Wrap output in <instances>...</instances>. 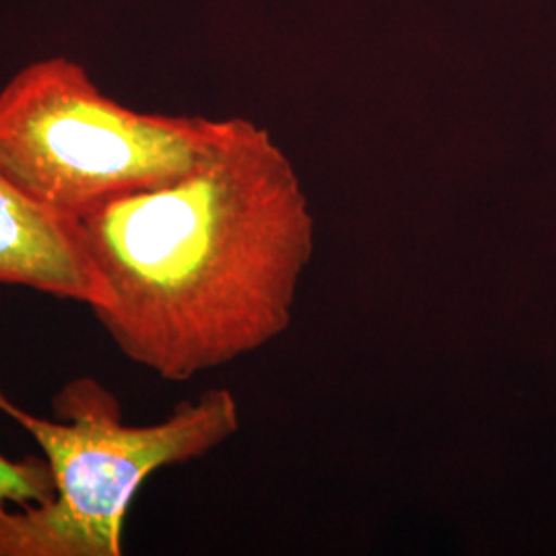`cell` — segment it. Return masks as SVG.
I'll return each mask as SVG.
<instances>
[{"label":"cell","mask_w":556,"mask_h":556,"mask_svg":"<svg viewBox=\"0 0 556 556\" xmlns=\"http://www.w3.org/2000/svg\"><path fill=\"white\" fill-rule=\"evenodd\" d=\"M54 497V478L40 457L9 459L0 454V511L46 503Z\"/></svg>","instance_id":"obj_5"},{"label":"cell","mask_w":556,"mask_h":556,"mask_svg":"<svg viewBox=\"0 0 556 556\" xmlns=\"http://www.w3.org/2000/svg\"><path fill=\"white\" fill-rule=\"evenodd\" d=\"M219 126L130 110L101 93L77 62L38 60L0 91V176L79 223L192 172Z\"/></svg>","instance_id":"obj_3"},{"label":"cell","mask_w":556,"mask_h":556,"mask_svg":"<svg viewBox=\"0 0 556 556\" xmlns=\"http://www.w3.org/2000/svg\"><path fill=\"white\" fill-rule=\"evenodd\" d=\"M108 289L91 307L119 353L188 381L282 337L316 254V217L282 151L248 119L186 176L79 220Z\"/></svg>","instance_id":"obj_1"},{"label":"cell","mask_w":556,"mask_h":556,"mask_svg":"<svg viewBox=\"0 0 556 556\" xmlns=\"http://www.w3.org/2000/svg\"><path fill=\"white\" fill-rule=\"evenodd\" d=\"M54 420L0 392V410L40 445L54 478L46 503L0 511V556H119L124 517L161 468L215 452L241 427L238 397L213 388L153 425H126L122 406L93 378L71 379L52 400Z\"/></svg>","instance_id":"obj_2"},{"label":"cell","mask_w":556,"mask_h":556,"mask_svg":"<svg viewBox=\"0 0 556 556\" xmlns=\"http://www.w3.org/2000/svg\"><path fill=\"white\" fill-rule=\"evenodd\" d=\"M0 285L98 307L108 299L77 220L25 197L0 176Z\"/></svg>","instance_id":"obj_4"}]
</instances>
